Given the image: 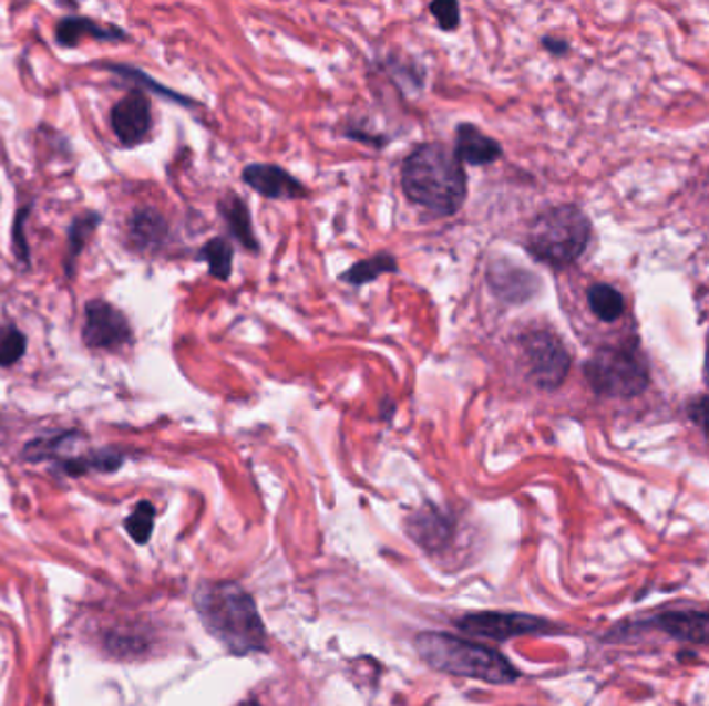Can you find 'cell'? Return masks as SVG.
<instances>
[{"label":"cell","instance_id":"1","mask_svg":"<svg viewBox=\"0 0 709 706\" xmlns=\"http://www.w3.org/2000/svg\"><path fill=\"white\" fill-rule=\"evenodd\" d=\"M194 601L206 630L233 655H249L266 646L256 601L237 582H206L195 591Z\"/></svg>","mask_w":709,"mask_h":706},{"label":"cell","instance_id":"2","mask_svg":"<svg viewBox=\"0 0 709 706\" xmlns=\"http://www.w3.org/2000/svg\"><path fill=\"white\" fill-rule=\"evenodd\" d=\"M403 189L415 206L451 216L467 197V175L446 145L421 144L404 158Z\"/></svg>","mask_w":709,"mask_h":706},{"label":"cell","instance_id":"3","mask_svg":"<svg viewBox=\"0 0 709 706\" xmlns=\"http://www.w3.org/2000/svg\"><path fill=\"white\" fill-rule=\"evenodd\" d=\"M415 648L430 667L444 674L463 675L487 684H511L518 677L508 658L480 642L442 632H423L415 638Z\"/></svg>","mask_w":709,"mask_h":706},{"label":"cell","instance_id":"4","mask_svg":"<svg viewBox=\"0 0 709 706\" xmlns=\"http://www.w3.org/2000/svg\"><path fill=\"white\" fill-rule=\"evenodd\" d=\"M592 239L587 216L575 206H558L533 220L527 249L537 261L565 268L577 261Z\"/></svg>","mask_w":709,"mask_h":706},{"label":"cell","instance_id":"5","mask_svg":"<svg viewBox=\"0 0 709 706\" xmlns=\"http://www.w3.org/2000/svg\"><path fill=\"white\" fill-rule=\"evenodd\" d=\"M585 377L599 396L630 398L647 387L649 371L637 349L616 346L597 351L585 363Z\"/></svg>","mask_w":709,"mask_h":706},{"label":"cell","instance_id":"6","mask_svg":"<svg viewBox=\"0 0 709 706\" xmlns=\"http://www.w3.org/2000/svg\"><path fill=\"white\" fill-rule=\"evenodd\" d=\"M523 361L535 384L544 390H554L565 382L571 367V356L565 344L546 330H532L521 338Z\"/></svg>","mask_w":709,"mask_h":706},{"label":"cell","instance_id":"7","mask_svg":"<svg viewBox=\"0 0 709 706\" xmlns=\"http://www.w3.org/2000/svg\"><path fill=\"white\" fill-rule=\"evenodd\" d=\"M81 338L88 349L119 351L133 340V330L123 311L102 299H94L85 305Z\"/></svg>","mask_w":709,"mask_h":706},{"label":"cell","instance_id":"8","mask_svg":"<svg viewBox=\"0 0 709 706\" xmlns=\"http://www.w3.org/2000/svg\"><path fill=\"white\" fill-rule=\"evenodd\" d=\"M456 626L469 636L477 638H492V641H511L525 634H542L549 632L546 620L523 615V613H500V611H480L469 613L463 620H459Z\"/></svg>","mask_w":709,"mask_h":706},{"label":"cell","instance_id":"9","mask_svg":"<svg viewBox=\"0 0 709 706\" xmlns=\"http://www.w3.org/2000/svg\"><path fill=\"white\" fill-rule=\"evenodd\" d=\"M114 135L125 147L144 144L152 131V104L142 90H131L111 113Z\"/></svg>","mask_w":709,"mask_h":706},{"label":"cell","instance_id":"10","mask_svg":"<svg viewBox=\"0 0 709 706\" xmlns=\"http://www.w3.org/2000/svg\"><path fill=\"white\" fill-rule=\"evenodd\" d=\"M243 180L268 199H299L307 195L306 187L276 164H249L243 170Z\"/></svg>","mask_w":709,"mask_h":706},{"label":"cell","instance_id":"11","mask_svg":"<svg viewBox=\"0 0 709 706\" xmlns=\"http://www.w3.org/2000/svg\"><path fill=\"white\" fill-rule=\"evenodd\" d=\"M647 626H656L678 641L709 644V611H664Z\"/></svg>","mask_w":709,"mask_h":706},{"label":"cell","instance_id":"12","mask_svg":"<svg viewBox=\"0 0 709 706\" xmlns=\"http://www.w3.org/2000/svg\"><path fill=\"white\" fill-rule=\"evenodd\" d=\"M454 154L461 164L471 166H485L499 160L502 156V147L496 139L482 133L475 125H459L456 128V145Z\"/></svg>","mask_w":709,"mask_h":706},{"label":"cell","instance_id":"13","mask_svg":"<svg viewBox=\"0 0 709 706\" xmlns=\"http://www.w3.org/2000/svg\"><path fill=\"white\" fill-rule=\"evenodd\" d=\"M94 38V40H125L127 33L111 25H100L88 17H65L56 25V42L66 49H75L80 40Z\"/></svg>","mask_w":709,"mask_h":706},{"label":"cell","instance_id":"14","mask_svg":"<svg viewBox=\"0 0 709 706\" xmlns=\"http://www.w3.org/2000/svg\"><path fill=\"white\" fill-rule=\"evenodd\" d=\"M168 235V225L161 211L152 208L137 209L130 220L131 242L142 251L158 249Z\"/></svg>","mask_w":709,"mask_h":706},{"label":"cell","instance_id":"15","mask_svg":"<svg viewBox=\"0 0 709 706\" xmlns=\"http://www.w3.org/2000/svg\"><path fill=\"white\" fill-rule=\"evenodd\" d=\"M220 214L225 216L226 225L230 228V232L235 235V239H239L245 249L249 251H258L259 242L254 235V225H251V216L249 209L245 206L242 197L237 195H228L226 199L220 201Z\"/></svg>","mask_w":709,"mask_h":706},{"label":"cell","instance_id":"16","mask_svg":"<svg viewBox=\"0 0 709 706\" xmlns=\"http://www.w3.org/2000/svg\"><path fill=\"white\" fill-rule=\"evenodd\" d=\"M102 222V216L96 211H88L83 216H78L69 230H66V253H65V272L66 276H73L75 270V261L83 253L85 245L92 239V235L96 232L97 226Z\"/></svg>","mask_w":709,"mask_h":706},{"label":"cell","instance_id":"17","mask_svg":"<svg viewBox=\"0 0 709 706\" xmlns=\"http://www.w3.org/2000/svg\"><path fill=\"white\" fill-rule=\"evenodd\" d=\"M409 532L420 546L435 549L449 541L451 522L442 518V513L420 512L413 520H409Z\"/></svg>","mask_w":709,"mask_h":706},{"label":"cell","instance_id":"18","mask_svg":"<svg viewBox=\"0 0 709 706\" xmlns=\"http://www.w3.org/2000/svg\"><path fill=\"white\" fill-rule=\"evenodd\" d=\"M397 259L390 253H378V256L357 261L347 272L340 273V280L353 287H363L368 282H373L382 273L397 272Z\"/></svg>","mask_w":709,"mask_h":706},{"label":"cell","instance_id":"19","mask_svg":"<svg viewBox=\"0 0 709 706\" xmlns=\"http://www.w3.org/2000/svg\"><path fill=\"white\" fill-rule=\"evenodd\" d=\"M123 465V454L114 451V449H100L96 454L90 456H81V458H69L61 463V468L71 477H80L90 470H100V473H113L119 466Z\"/></svg>","mask_w":709,"mask_h":706},{"label":"cell","instance_id":"20","mask_svg":"<svg viewBox=\"0 0 709 706\" xmlns=\"http://www.w3.org/2000/svg\"><path fill=\"white\" fill-rule=\"evenodd\" d=\"M587 301L592 311L602 321L618 320L625 313V301L618 290L610 284H594L587 290Z\"/></svg>","mask_w":709,"mask_h":706},{"label":"cell","instance_id":"21","mask_svg":"<svg viewBox=\"0 0 709 706\" xmlns=\"http://www.w3.org/2000/svg\"><path fill=\"white\" fill-rule=\"evenodd\" d=\"M199 259H204L208 263L214 278L218 280H228L233 272V247L225 239H212L206 242L199 251Z\"/></svg>","mask_w":709,"mask_h":706},{"label":"cell","instance_id":"22","mask_svg":"<svg viewBox=\"0 0 709 706\" xmlns=\"http://www.w3.org/2000/svg\"><path fill=\"white\" fill-rule=\"evenodd\" d=\"M80 435L75 432H65V434L47 435V437H38L30 442L25 449H23V456L32 463H40V460H49V458H59L61 449L65 448L66 444H71L73 439H78Z\"/></svg>","mask_w":709,"mask_h":706},{"label":"cell","instance_id":"23","mask_svg":"<svg viewBox=\"0 0 709 706\" xmlns=\"http://www.w3.org/2000/svg\"><path fill=\"white\" fill-rule=\"evenodd\" d=\"M28 351V338L23 336V332L13 325H0V367H11L23 359V354Z\"/></svg>","mask_w":709,"mask_h":706},{"label":"cell","instance_id":"24","mask_svg":"<svg viewBox=\"0 0 709 706\" xmlns=\"http://www.w3.org/2000/svg\"><path fill=\"white\" fill-rule=\"evenodd\" d=\"M154 516H156L154 506H152L150 501H142V503H137V508H135L130 518L125 520V529H127L131 539H133L135 543L144 546V543L150 541L152 530H154Z\"/></svg>","mask_w":709,"mask_h":706},{"label":"cell","instance_id":"25","mask_svg":"<svg viewBox=\"0 0 709 706\" xmlns=\"http://www.w3.org/2000/svg\"><path fill=\"white\" fill-rule=\"evenodd\" d=\"M430 11H432V15L435 17V21L440 23V28H442L444 32L456 30L459 23H461V9H459V4L452 2V0H438V2H432V4H430Z\"/></svg>","mask_w":709,"mask_h":706},{"label":"cell","instance_id":"26","mask_svg":"<svg viewBox=\"0 0 709 706\" xmlns=\"http://www.w3.org/2000/svg\"><path fill=\"white\" fill-rule=\"evenodd\" d=\"M28 214H30V208L19 209L16 225H13V251H16L17 259H19L23 266H30V242H28L25 228H23L25 222H28Z\"/></svg>","mask_w":709,"mask_h":706},{"label":"cell","instance_id":"27","mask_svg":"<svg viewBox=\"0 0 709 706\" xmlns=\"http://www.w3.org/2000/svg\"><path fill=\"white\" fill-rule=\"evenodd\" d=\"M689 415L695 425L706 434L709 439V396H701L689 404Z\"/></svg>","mask_w":709,"mask_h":706},{"label":"cell","instance_id":"28","mask_svg":"<svg viewBox=\"0 0 709 706\" xmlns=\"http://www.w3.org/2000/svg\"><path fill=\"white\" fill-rule=\"evenodd\" d=\"M544 44H546L552 52H565L566 49V44H563V42H556V40H549V38L548 40H544Z\"/></svg>","mask_w":709,"mask_h":706},{"label":"cell","instance_id":"29","mask_svg":"<svg viewBox=\"0 0 709 706\" xmlns=\"http://www.w3.org/2000/svg\"><path fill=\"white\" fill-rule=\"evenodd\" d=\"M239 706H259L258 703H254V700H247V703H243Z\"/></svg>","mask_w":709,"mask_h":706}]
</instances>
